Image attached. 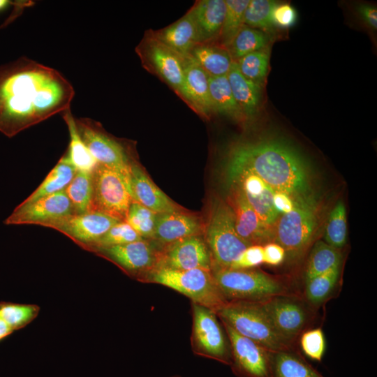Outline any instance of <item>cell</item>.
Returning a JSON list of instances; mask_svg holds the SVG:
<instances>
[{
    "label": "cell",
    "mask_w": 377,
    "mask_h": 377,
    "mask_svg": "<svg viewBox=\"0 0 377 377\" xmlns=\"http://www.w3.org/2000/svg\"><path fill=\"white\" fill-rule=\"evenodd\" d=\"M130 184L133 200L156 214L179 209L175 204L135 162L131 161Z\"/></svg>",
    "instance_id": "44dd1931"
},
{
    "label": "cell",
    "mask_w": 377,
    "mask_h": 377,
    "mask_svg": "<svg viewBox=\"0 0 377 377\" xmlns=\"http://www.w3.org/2000/svg\"><path fill=\"white\" fill-rule=\"evenodd\" d=\"M263 263V246L251 245L248 246L232 264L230 269H251Z\"/></svg>",
    "instance_id": "7bdbcfd3"
},
{
    "label": "cell",
    "mask_w": 377,
    "mask_h": 377,
    "mask_svg": "<svg viewBox=\"0 0 377 377\" xmlns=\"http://www.w3.org/2000/svg\"><path fill=\"white\" fill-rule=\"evenodd\" d=\"M226 11L219 35L220 45L228 48L244 25V16L249 0H225Z\"/></svg>",
    "instance_id": "e575fe53"
},
{
    "label": "cell",
    "mask_w": 377,
    "mask_h": 377,
    "mask_svg": "<svg viewBox=\"0 0 377 377\" xmlns=\"http://www.w3.org/2000/svg\"><path fill=\"white\" fill-rule=\"evenodd\" d=\"M216 313L221 323L270 352L295 350V343L276 330L260 302L227 301Z\"/></svg>",
    "instance_id": "3957f363"
},
{
    "label": "cell",
    "mask_w": 377,
    "mask_h": 377,
    "mask_svg": "<svg viewBox=\"0 0 377 377\" xmlns=\"http://www.w3.org/2000/svg\"><path fill=\"white\" fill-rule=\"evenodd\" d=\"M357 11L362 20L371 29H377V9L374 6L361 3L357 6Z\"/></svg>",
    "instance_id": "bcb514c9"
},
{
    "label": "cell",
    "mask_w": 377,
    "mask_h": 377,
    "mask_svg": "<svg viewBox=\"0 0 377 377\" xmlns=\"http://www.w3.org/2000/svg\"><path fill=\"white\" fill-rule=\"evenodd\" d=\"M297 12L289 3H278L272 9L271 18L274 27L288 28L293 26L297 21Z\"/></svg>",
    "instance_id": "ee69618b"
},
{
    "label": "cell",
    "mask_w": 377,
    "mask_h": 377,
    "mask_svg": "<svg viewBox=\"0 0 377 377\" xmlns=\"http://www.w3.org/2000/svg\"><path fill=\"white\" fill-rule=\"evenodd\" d=\"M347 222L344 203L339 200L329 214L325 229V242L336 249H342L346 242Z\"/></svg>",
    "instance_id": "d590c367"
},
{
    "label": "cell",
    "mask_w": 377,
    "mask_h": 377,
    "mask_svg": "<svg viewBox=\"0 0 377 377\" xmlns=\"http://www.w3.org/2000/svg\"><path fill=\"white\" fill-rule=\"evenodd\" d=\"M154 71L179 94L184 81V57L153 36L139 50Z\"/></svg>",
    "instance_id": "ac0fdd59"
},
{
    "label": "cell",
    "mask_w": 377,
    "mask_h": 377,
    "mask_svg": "<svg viewBox=\"0 0 377 377\" xmlns=\"http://www.w3.org/2000/svg\"><path fill=\"white\" fill-rule=\"evenodd\" d=\"M74 214L91 212L92 177L91 172L77 170L71 182L65 188Z\"/></svg>",
    "instance_id": "836d02e7"
},
{
    "label": "cell",
    "mask_w": 377,
    "mask_h": 377,
    "mask_svg": "<svg viewBox=\"0 0 377 377\" xmlns=\"http://www.w3.org/2000/svg\"><path fill=\"white\" fill-rule=\"evenodd\" d=\"M341 253L324 241L316 242L311 250L304 272V281L341 265Z\"/></svg>",
    "instance_id": "1f68e13d"
},
{
    "label": "cell",
    "mask_w": 377,
    "mask_h": 377,
    "mask_svg": "<svg viewBox=\"0 0 377 377\" xmlns=\"http://www.w3.org/2000/svg\"><path fill=\"white\" fill-rule=\"evenodd\" d=\"M203 233L211 257L212 270L230 269L250 246L236 231L231 207L226 201L219 198L212 203Z\"/></svg>",
    "instance_id": "8992f818"
},
{
    "label": "cell",
    "mask_w": 377,
    "mask_h": 377,
    "mask_svg": "<svg viewBox=\"0 0 377 377\" xmlns=\"http://www.w3.org/2000/svg\"><path fill=\"white\" fill-rule=\"evenodd\" d=\"M193 325L191 347L195 354L229 365L230 343L215 311L191 302Z\"/></svg>",
    "instance_id": "9c48e42d"
},
{
    "label": "cell",
    "mask_w": 377,
    "mask_h": 377,
    "mask_svg": "<svg viewBox=\"0 0 377 377\" xmlns=\"http://www.w3.org/2000/svg\"><path fill=\"white\" fill-rule=\"evenodd\" d=\"M228 184L237 183L247 201L265 226L273 232L279 213L273 204L275 193L263 179L256 175L243 171L227 178Z\"/></svg>",
    "instance_id": "d6986e66"
},
{
    "label": "cell",
    "mask_w": 377,
    "mask_h": 377,
    "mask_svg": "<svg viewBox=\"0 0 377 377\" xmlns=\"http://www.w3.org/2000/svg\"><path fill=\"white\" fill-rule=\"evenodd\" d=\"M243 171L263 179L274 192L292 200L313 192L310 167L304 156L288 142L265 138L242 142L230 151L226 177Z\"/></svg>",
    "instance_id": "7a4b0ae2"
},
{
    "label": "cell",
    "mask_w": 377,
    "mask_h": 377,
    "mask_svg": "<svg viewBox=\"0 0 377 377\" xmlns=\"http://www.w3.org/2000/svg\"><path fill=\"white\" fill-rule=\"evenodd\" d=\"M269 38L266 32L244 24L227 48L233 61L267 47Z\"/></svg>",
    "instance_id": "d6a6232c"
},
{
    "label": "cell",
    "mask_w": 377,
    "mask_h": 377,
    "mask_svg": "<svg viewBox=\"0 0 377 377\" xmlns=\"http://www.w3.org/2000/svg\"><path fill=\"white\" fill-rule=\"evenodd\" d=\"M121 221L107 214L90 212L73 214L61 218L44 227L55 229L66 235L83 249L88 250L108 230Z\"/></svg>",
    "instance_id": "5bb4252c"
},
{
    "label": "cell",
    "mask_w": 377,
    "mask_h": 377,
    "mask_svg": "<svg viewBox=\"0 0 377 377\" xmlns=\"http://www.w3.org/2000/svg\"><path fill=\"white\" fill-rule=\"evenodd\" d=\"M240 73L248 80L263 86L269 70L267 47L248 54L235 61Z\"/></svg>",
    "instance_id": "8d00e7d4"
},
{
    "label": "cell",
    "mask_w": 377,
    "mask_h": 377,
    "mask_svg": "<svg viewBox=\"0 0 377 377\" xmlns=\"http://www.w3.org/2000/svg\"><path fill=\"white\" fill-rule=\"evenodd\" d=\"M276 2L271 0H249L244 16V24L264 32L274 25L271 14Z\"/></svg>",
    "instance_id": "f35d334b"
},
{
    "label": "cell",
    "mask_w": 377,
    "mask_h": 377,
    "mask_svg": "<svg viewBox=\"0 0 377 377\" xmlns=\"http://www.w3.org/2000/svg\"><path fill=\"white\" fill-rule=\"evenodd\" d=\"M40 308L35 304L0 302V318L13 330H20L34 320Z\"/></svg>",
    "instance_id": "74e56055"
},
{
    "label": "cell",
    "mask_w": 377,
    "mask_h": 377,
    "mask_svg": "<svg viewBox=\"0 0 377 377\" xmlns=\"http://www.w3.org/2000/svg\"><path fill=\"white\" fill-rule=\"evenodd\" d=\"M156 217V213L133 200L125 221L143 239L151 240L154 235Z\"/></svg>",
    "instance_id": "ab89813d"
},
{
    "label": "cell",
    "mask_w": 377,
    "mask_h": 377,
    "mask_svg": "<svg viewBox=\"0 0 377 377\" xmlns=\"http://www.w3.org/2000/svg\"><path fill=\"white\" fill-rule=\"evenodd\" d=\"M158 267L212 271V260L202 235H193L160 246Z\"/></svg>",
    "instance_id": "9a60e30c"
},
{
    "label": "cell",
    "mask_w": 377,
    "mask_h": 377,
    "mask_svg": "<svg viewBox=\"0 0 377 377\" xmlns=\"http://www.w3.org/2000/svg\"><path fill=\"white\" fill-rule=\"evenodd\" d=\"M188 55L210 77L227 75L233 61L228 50L220 44H197Z\"/></svg>",
    "instance_id": "484cf974"
},
{
    "label": "cell",
    "mask_w": 377,
    "mask_h": 377,
    "mask_svg": "<svg viewBox=\"0 0 377 377\" xmlns=\"http://www.w3.org/2000/svg\"><path fill=\"white\" fill-rule=\"evenodd\" d=\"M233 97L244 117H251L258 111L263 86L246 78L233 61L227 74Z\"/></svg>",
    "instance_id": "d4e9b609"
},
{
    "label": "cell",
    "mask_w": 377,
    "mask_h": 377,
    "mask_svg": "<svg viewBox=\"0 0 377 377\" xmlns=\"http://www.w3.org/2000/svg\"><path fill=\"white\" fill-rule=\"evenodd\" d=\"M293 200V210L279 217L274 231V242L283 248L290 261L302 257L313 241L319 220V204L313 192Z\"/></svg>",
    "instance_id": "5b68a950"
},
{
    "label": "cell",
    "mask_w": 377,
    "mask_h": 377,
    "mask_svg": "<svg viewBox=\"0 0 377 377\" xmlns=\"http://www.w3.org/2000/svg\"><path fill=\"white\" fill-rule=\"evenodd\" d=\"M300 345L304 354L309 358L320 362L325 351V339L320 327L308 329L300 336Z\"/></svg>",
    "instance_id": "b9f144b4"
},
{
    "label": "cell",
    "mask_w": 377,
    "mask_h": 377,
    "mask_svg": "<svg viewBox=\"0 0 377 377\" xmlns=\"http://www.w3.org/2000/svg\"><path fill=\"white\" fill-rule=\"evenodd\" d=\"M76 172L77 170L64 155L39 186L22 203H31L42 197L64 190Z\"/></svg>",
    "instance_id": "f1b7e54d"
},
{
    "label": "cell",
    "mask_w": 377,
    "mask_h": 377,
    "mask_svg": "<svg viewBox=\"0 0 377 377\" xmlns=\"http://www.w3.org/2000/svg\"><path fill=\"white\" fill-rule=\"evenodd\" d=\"M229 185L230 188L226 202L232 209L239 236L250 246H264L274 242V232L261 221L241 187L237 183Z\"/></svg>",
    "instance_id": "e0dca14e"
},
{
    "label": "cell",
    "mask_w": 377,
    "mask_h": 377,
    "mask_svg": "<svg viewBox=\"0 0 377 377\" xmlns=\"http://www.w3.org/2000/svg\"><path fill=\"white\" fill-rule=\"evenodd\" d=\"M260 303L276 330L293 343L316 318V309L300 294L277 296Z\"/></svg>",
    "instance_id": "30bf717a"
},
{
    "label": "cell",
    "mask_w": 377,
    "mask_h": 377,
    "mask_svg": "<svg viewBox=\"0 0 377 377\" xmlns=\"http://www.w3.org/2000/svg\"><path fill=\"white\" fill-rule=\"evenodd\" d=\"M208 74L189 56L184 57V81L180 95L199 113L213 112Z\"/></svg>",
    "instance_id": "7402d4cb"
},
{
    "label": "cell",
    "mask_w": 377,
    "mask_h": 377,
    "mask_svg": "<svg viewBox=\"0 0 377 377\" xmlns=\"http://www.w3.org/2000/svg\"><path fill=\"white\" fill-rule=\"evenodd\" d=\"M142 239H144L126 221H119L112 226L88 250L94 251L98 249L125 244Z\"/></svg>",
    "instance_id": "60d3db41"
},
{
    "label": "cell",
    "mask_w": 377,
    "mask_h": 377,
    "mask_svg": "<svg viewBox=\"0 0 377 377\" xmlns=\"http://www.w3.org/2000/svg\"><path fill=\"white\" fill-rule=\"evenodd\" d=\"M82 141L98 163L130 175L131 160L125 147L106 134L94 120L75 119Z\"/></svg>",
    "instance_id": "8fae6325"
},
{
    "label": "cell",
    "mask_w": 377,
    "mask_h": 377,
    "mask_svg": "<svg viewBox=\"0 0 377 377\" xmlns=\"http://www.w3.org/2000/svg\"><path fill=\"white\" fill-rule=\"evenodd\" d=\"M91 177V212L125 221L133 201L130 175L97 163Z\"/></svg>",
    "instance_id": "ba28073f"
},
{
    "label": "cell",
    "mask_w": 377,
    "mask_h": 377,
    "mask_svg": "<svg viewBox=\"0 0 377 377\" xmlns=\"http://www.w3.org/2000/svg\"><path fill=\"white\" fill-rule=\"evenodd\" d=\"M209 94L213 111L235 119L244 117L233 97L227 75L209 77Z\"/></svg>",
    "instance_id": "4dcf8cb0"
},
{
    "label": "cell",
    "mask_w": 377,
    "mask_h": 377,
    "mask_svg": "<svg viewBox=\"0 0 377 377\" xmlns=\"http://www.w3.org/2000/svg\"><path fill=\"white\" fill-rule=\"evenodd\" d=\"M341 265L304 281L302 296L312 307L318 309L339 290Z\"/></svg>",
    "instance_id": "83f0119b"
},
{
    "label": "cell",
    "mask_w": 377,
    "mask_h": 377,
    "mask_svg": "<svg viewBox=\"0 0 377 377\" xmlns=\"http://www.w3.org/2000/svg\"><path fill=\"white\" fill-rule=\"evenodd\" d=\"M62 114L70 135L68 151L66 154L67 158L77 170L91 172L97 161L80 136L70 108Z\"/></svg>",
    "instance_id": "f546056e"
},
{
    "label": "cell",
    "mask_w": 377,
    "mask_h": 377,
    "mask_svg": "<svg viewBox=\"0 0 377 377\" xmlns=\"http://www.w3.org/2000/svg\"><path fill=\"white\" fill-rule=\"evenodd\" d=\"M270 377H325L296 350L270 353Z\"/></svg>",
    "instance_id": "4316f807"
},
{
    "label": "cell",
    "mask_w": 377,
    "mask_h": 377,
    "mask_svg": "<svg viewBox=\"0 0 377 377\" xmlns=\"http://www.w3.org/2000/svg\"><path fill=\"white\" fill-rule=\"evenodd\" d=\"M11 1L8 0H0V11L5 10L9 5L12 4Z\"/></svg>",
    "instance_id": "681fc988"
},
{
    "label": "cell",
    "mask_w": 377,
    "mask_h": 377,
    "mask_svg": "<svg viewBox=\"0 0 377 377\" xmlns=\"http://www.w3.org/2000/svg\"><path fill=\"white\" fill-rule=\"evenodd\" d=\"M140 281L160 284L182 293L191 302L216 312L227 301L219 290L212 271L156 268Z\"/></svg>",
    "instance_id": "52a82bcc"
},
{
    "label": "cell",
    "mask_w": 377,
    "mask_h": 377,
    "mask_svg": "<svg viewBox=\"0 0 377 377\" xmlns=\"http://www.w3.org/2000/svg\"><path fill=\"white\" fill-rule=\"evenodd\" d=\"M286 259L283 248L276 242H269L263 246V263L277 266Z\"/></svg>",
    "instance_id": "f6af8a7d"
},
{
    "label": "cell",
    "mask_w": 377,
    "mask_h": 377,
    "mask_svg": "<svg viewBox=\"0 0 377 377\" xmlns=\"http://www.w3.org/2000/svg\"><path fill=\"white\" fill-rule=\"evenodd\" d=\"M75 91L57 70L27 57L0 66V132L11 138L70 108Z\"/></svg>",
    "instance_id": "6da1fadb"
},
{
    "label": "cell",
    "mask_w": 377,
    "mask_h": 377,
    "mask_svg": "<svg viewBox=\"0 0 377 377\" xmlns=\"http://www.w3.org/2000/svg\"><path fill=\"white\" fill-rule=\"evenodd\" d=\"M200 219L181 209L157 214L154 235L151 239L159 246L193 235H202Z\"/></svg>",
    "instance_id": "ffe728a7"
},
{
    "label": "cell",
    "mask_w": 377,
    "mask_h": 377,
    "mask_svg": "<svg viewBox=\"0 0 377 377\" xmlns=\"http://www.w3.org/2000/svg\"><path fill=\"white\" fill-rule=\"evenodd\" d=\"M74 214L65 189L28 204H20L3 221L6 225L47 223Z\"/></svg>",
    "instance_id": "2e32d148"
},
{
    "label": "cell",
    "mask_w": 377,
    "mask_h": 377,
    "mask_svg": "<svg viewBox=\"0 0 377 377\" xmlns=\"http://www.w3.org/2000/svg\"><path fill=\"white\" fill-rule=\"evenodd\" d=\"M231 352L230 367L238 377H270V351L221 323Z\"/></svg>",
    "instance_id": "4fadbf2b"
},
{
    "label": "cell",
    "mask_w": 377,
    "mask_h": 377,
    "mask_svg": "<svg viewBox=\"0 0 377 377\" xmlns=\"http://www.w3.org/2000/svg\"><path fill=\"white\" fill-rule=\"evenodd\" d=\"M273 204L279 214H287L293 210L294 202L287 194L281 192H275L273 195Z\"/></svg>",
    "instance_id": "7dc6e473"
},
{
    "label": "cell",
    "mask_w": 377,
    "mask_h": 377,
    "mask_svg": "<svg viewBox=\"0 0 377 377\" xmlns=\"http://www.w3.org/2000/svg\"><path fill=\"white\" fill-rule=\"evenodd\" d=\"M212 273L226 301L262 302L277 296L299 294L284 279L258 269H218Z\"/></svg>",
    "instance_id": "277c9868"
},
{
    "label": "cell",
    "mask_w": 377,
    "mask_h": 377,
    "mask_svg": "<svg viewBox=\"0 0 377 377\" xmlns=\"http://www.w3.org/2000/svg\"><path fill=\"white\" fill-rule=\"evenodd\" d=\"M94 252L113 262L127 274L141 281L157 267L160 246L152 240L144 239L98 249Z\"/></svg>",
    "instance_id": "7c38bea8"
},
{
    "label": "cell",
    "mask_w": 377,
    "mask_h": 377,
    "mask_svg": "<svg viewBox=\"0 0 377 377\" xmlns=\"http://www.w3.org/2000/svg\"><path fill=\"white\" fill-rule=\"evenodd\" d=\"M189 11L196 27L199 43H209L219 36L226 11L225 0H202Z\"/></svg>",
    "instance_id": "603a6c76"
},
{
    "label": "cell",
    "mask_w": 377,
    "mask_h": 377,
    "mask_svg": "<svg viewBox=\"0 0 377 377\" xmlns=\"http://www.w3.org/2000/svg\"><path fill=\"white\" fill-rule=\"evenodd\" d=\"M13 330L0 318V341L10 335Z\"/></svg>",
    "instance_id": "c3c4849f"
},
{
    "label": "cell",
    "mask_w": 377,
    "mask_h": 377,
    "mask_svg": "<svg viewBox=\"0 0 377 377\" xmlns=\"http://www.w3.org/2000/svg\"><path fill=\"white\" fill-rule=\"evenodd\" d=\"M178 54L186 57L198 44L196 27L191 12L153 36Z\"/></svg>",
    "instance_id": "cb8c5ba5"
}]
</instances>
